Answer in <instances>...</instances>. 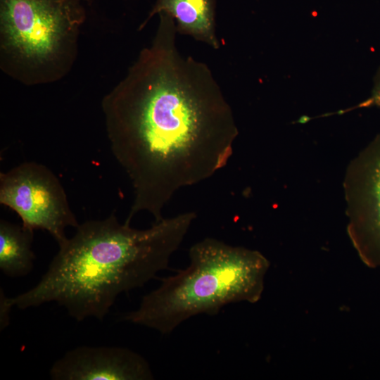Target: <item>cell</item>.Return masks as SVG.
<instances>
[{"instance_id":"6da1fadb","label":"cell","mask_w":380,"mask_h":380,"mask_svg":"<svg viewBox=\"0 0 380 380\" xmlns=\"http://www.w3.org/2000/svg\"><path fill=\"white\" fill-rule=\"evenodd\" d=\"M158 15L151 44L101 103L111 151L133 189L127 224L142 211L163 219L178 190L227 164L239 134L209 67L179 51L175 20Z\"/></svg>"},{"instance_id":"7a4b0ae2","label":"cell","mask_w":380,"mask_h":380,"mask_svg":"<svg viewBox=\"0 0 380 380\" xmlns=\"http://www.w3.org/2000/svg\"><path fill=\"white\" fill-rule=\"evenodd\" d=\"M196 217L194 212L183 213L146 229L120 224L114 213L84 222L59 246L39 282L8 303L24 310L56 302L77 321L102 320L118 295L167 267Z\"/></svg>"},{"instance_id":"3957f363","label":"cell","mask_w":380,"mask_h":380,"mask_svg":"<svg viewBox=\"0 0 380 380\" xmlns=\"http://www.w3.org/2000/svg\"><path fill=\"white\" fill-rule=\"evenodd\" d=\"M189 255L188 267L163 279L126 321L167 334L193 316L215 315L226 305L260 299L270 262L259 251L205 238Z\"/></svg>"},{"instance_id":"277c9868","label":"cell","mask_w":380,"mask_h":380,"mask_svg":"<svg viewBox=\"0 0 380 380\" xmlns=\"http://www.w3.org/2000/svg\"><path fill=\"white\" fill-rule=\"evenodd\" d=\"M80 0H0V66L27 85L56 82L71 70L85 20Z\"/></svg>"},{"instance_id":"5b68a950","label":"cell","mask_w":380,"mask_h":380,"mask_svg":"<svg viewBox=\"0 0 380 380\" xmlns=\"http://www.w3.org/2000/svg\"><path fill=\"white\" fill-rule=\"evenodd\" d=\"M0 203L15 211L23 226L48 232L58 246L65 229L80 224L60 180L48 167L25 162L0 174Z\"/></svg>"},{"instance_id":"8992f818","label":"cell","mask_w":380,"mask_h":380,"mask_svg":"<svg viewBox=\"0 0 380 380\" xmlns=\"http://www.w3.org/2000/svg\"><path fill=\"white\" fill-rule=\"evenodd\" d=\"M348 234L362 262L380 267V134L350 163L343 182Z\"/></svg>"},{"instance_id":"52a82bcc","label":"cell","mask_w":380,"mask_h":380,"mask_svg":"<svg viewBox=\"0 0 380 380\" xmlns=\"http://www.w3.org/2000/svg\"><path fill=\"white\" fill-rule=\"evenodd\" d=\"M53 380H146L153 376L140 355L125 348L81 346L67 352L50 369Z\"/></svg>"},{"instance_id":"ba28073f","label":"cell","mask_w":380,"mask_h":380,"mask_svg":"<svg viewBox=\"0 0 380 380\" xmlns=\"http://www.w3.org/2000/svg\"><path fill=\"white\" fill-rule=\"evenodd\" d=\"M215 5V0H156L139 30L154 15L164 13L175 20L177 33L218 49L220 43L216 34Z\"/></svg>"},{"instance_id":"9c48e42d","label":"cell","mask_w":380,"mask_h":380,"mask_svg":"<svg viewBox=\"0 0 380 380\" xmlns=\"http://www.w3.org/2000/svg\"><path fill=\"white\" fill-rule=\"evenodd\" d=\"M34 231L4 220L0 221V269L10 277L29 274L34 265Z\"/></svg>"},{"instance_id":"30bf717a","label":"cell","mask_w":380,"mask_h":380,"mask_svg":"<svg viewBox=\"0 0 380 380\" xmlns=\"http://www.w3.org/2000/svg\"><path fill=\"white\" fill-rule=\"evenodd\" d=\"M362 106L380 107V69L378 70L375 77L372 95L365 102L362 103Z\"/></svg>"},{"instance_id":"8fae6325","label":"cell","mask_w":380,"mask_h":380,"mask_svg":"<svg viewBox=\"0 0 380 380\" xmlns=\"http://www.w3.org/2000/svg\"><path fill=\"white\" fill-rule=\"evenodd\" d=\"M12 307L9 305L7 298L1 293V329L5 328L9 322L8 313Z\"/></svg>"}]
</instances>
